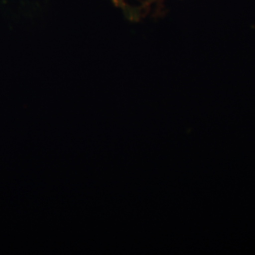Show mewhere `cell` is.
Returning <instances> with one entry per match:
<instances>
[]
</instances>
